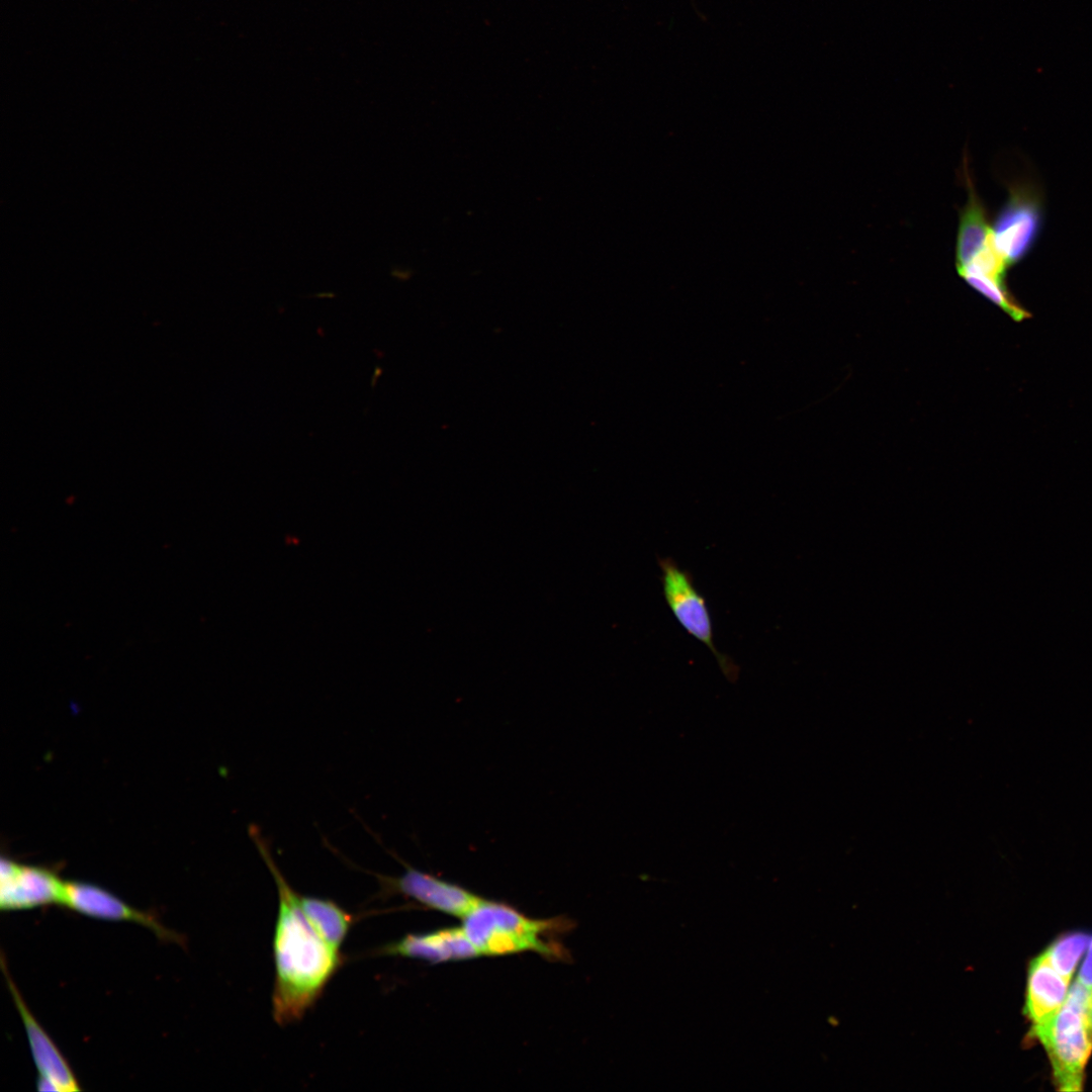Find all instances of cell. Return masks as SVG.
Returning a JSON list of instances; mask_svg holds the SVG:
<instances>
[{
    "mask_svg": "<svg viewBox=\"0 0 1092 1092\" xmlns=\"http://www.w3.org/2000/svg\"><path fill=\"white\" fill-rule=\"evenodd\" d=\"M399 877H380L390 892L400 893L437 911L463 918L481 900L470 891L406 864Z\"/></svg>",
    "mask_w": 1092,
    "mask_h": 1092,
    "instance_id": "9",
    "label": "cell"
},
{
    "mask_svg": "<svg viewBox=\"0 0 1092 1092\" xmlns=\"http://www.w3.org/2000/svg\"><path fill=\"white\" fill-rule=\"evenodd\" d=\"M963 278L969 285L1002 308L1013 320L1022 321L1028 317V313L1018 306L1006 291L1004 283L980 275H967Z\"/></svg>",
    "mask_w": 1092,
    "mask_h": 1092,
    "instance_id": "15",
    "label": "cell"
},
{
    "mask_svg": "<svg viewBox=\"0 0 1092 1092\" xmlns=\"http://www.w3.org/2000/svg\"><path fill=\"white\" fill-rule=\"evenodd\" d=\"M1068 984L1069 981L1053 968L1044 952L1031 962L1027 979L1026 1014L1033 1026L1044 1023L1060 1010L1068 995Z\"/></svg>",
    "mask_w": 1092,
    "mask_h": 1092,
    "instance_id": "11",
    "label": "cell"
},
{
    "mask_svg": "<svg viewBox=\"0 0 1092 1092\" xmlns=\"http://www.w3.org/2000/svg\"><path fill=\"white\" fill-rule=\"evenodd\" d=\"M1077 981L1092 990V941Z\"/></svg>",
    "mask_w": 1092,
    "mask_h": 1092,
    "instance_id": "16",
    "label": "cell"
},
{
    "mask_svg": "<svg viewBox=\"0 0 1092 1092\" xmlns=\"http://www.w3.org/2000/svg\"><path fill=\"white\" fill-rule=\"evenodd\" d=\"M301 908L322 938L333 948L340 951L353 917L335 902L317 897L301 896Z\"/></svg>",
    "mask_w": 1092,
    "mask_h": 1092,
    "instance_id": "13",
    "label": "cell"
},
{
    "mask_svg": "<svg viewBox=\"0 0 1092 1092\" xmlns=\"http://www.w3.org/2000/svg\"><path fill=\"white\" fill-rule=\"evenodd\" d=\"M249 833L274 878L278 892L272 1007L274 1020L286 1025L299 1020L315 1003L339 970L342 959L340 951L328 944L306 918L300 895L278 869L259 829L252 825Z\"/></svg>",
    "mask_w": 1092,
    "mask_h": 1092,
    "instance_id": "1",
    "label": "cell"
},
{
    "mask_svg": "<svg viewBox=\"0 0 1092 1092\" xmlns=\"http://www.w3.org/2000/svg\"><path fill=\"white\" fill-rule=\"evenodd\" d=\"M964 170L968 188V201L960 216L956 245L957 268L966 265L974 256L994 243L987 211L976 193L967 166Z\"/></svg>",
    "mask_w": 1092,
    "mask_h": 1092,
    "instance_id": "12",
    "label": "cell"
},
{
    "mask_svg": "<svg viewBox=\"0 0 1092 1092\" xmlns=\"http://www.w3.org/2000/svg\"><path fill=\"white\" fill-rule=\"evenodd\" d=\"M1 966L11 997L23 1023L33 1062L38 1071V1090L79 1091V1083L69 1063L29 1010L12 981L3 959Z\"/></svg>",
    "mask_w": 1092,
    "mask_h": 1092,
    "instance_id": "6",
    "label": "cell"
},
{
    "mask_svg": "<svg viewBox=\"0 0 1092 1092\" xmlns=\"http://www.w3.org/2000/svg\"><path fill=\"white\" fill-rule=\"evenodd\" d=\"M62 905L97 919L141 924L163 940L175 942L182 940L179 934L167 928L154 914L139 910L93 884L66 882Z\"/></svg>",
    "mask_w": 1092,
    "mask_h": 1092,
    "instance_id": "8",
    "label": "cell"
},
{
    "mask_svg": "<svg viewBox=\"0 0 1092 1092\" xmlns=\"http://www.w3.org/2000/svg\"><path fill=\"white\" fill-rule=\"evenodd\" d=\"M1091 998H1092V990H1091Z\"/></svg>",
    "mask_w": 1092,
    "mask_h": 1092,
    "instance_id": "18",
    "label": "cell"
},
{
    "mask_svg": "<svg viewBox=\"0 0 1092 1092\" xmlns=\"http://www.w3.org/2000/svg\"><path fill=\"white\" fill-rule=\"evenodd\" d=\"M1089 943V936L1084 933H1072L1058 939L1045 951L1053 968L1070 981L1075 967Z\"/></svg>",
    "mask_w": 1092,
    "mask_h": 1092,
    "instance_id": "14",
    "label": "cell"
},
{
    "mask_svg": "<svg viewBox=\"0 0 1092 1092\" xmlns=\"http://www.w3.org/2000/svg\"><path fill=\"white\" fill-rule=\"evenodd\" d=\"M662 594L679 625L713 653L722 672L734 679L738 667L731 657L721 653L714 642L713 624L705 597L695 585L693 575L671 557H658Z\"/></svg>",
    "mask_w": 1092,
    "mask_h": 1092,
    "instance_id": "4",
    "label": "cell"
},
{
    "mask_svg": "<svg viewBox=\"0 0 1092 1092\" xmlns=\"http://www.w3.org/2000/svg\"><path fill=\"white\" fill-rule=\"evenodd\" d=\"M382 951L389 956L417 959L433 964L468 960L480 956L462 926L407 934L384 946Z\"/></svg>",
    "mask_w": 1092,
    "mask_h": 1092,
    "instance_id": "10",
    "label": "cell"
},
{
    "mask_svg": "<svg viewBox=\"0 0 1092 1092\" xmlns=\"http://www.w3.org/2000/svg\"><path fill=\"white\" fill-rule=\"evenodd\" d=\"M0 882L2 910L32 909L63 903L66 882L48 869L18 864L2 858Z\"/></svg>",
    "mask_w": 1092,
    "mask_h": 1092,
    "instance_id": "7",
    "label": "cell"
},
{
    "mask_svg": "<svg viewBox=\"0 0 1092 1092\" xmlns=\"http://www.w3.org/2000/svg\"><path fill=\"white\" fill-rule=\"evenodd\" d=\"M1091 1007V989L1077 981L1060 1010L1032 1027L1049 1054L1055 1080L1063 1091L1082 1089L1083 1071L1092 1052Z\"/></svg>",
    "mask_w": 1092,
    "mask_h": 1092,
    "instance_id": "3",
    "label": "cell"
},
{
    "mask_svg": "<svg viewBox=\"0 0 1092 1092\" xmlns=\"http://www.w3.org/2000/svg\"><path fill=\"white\" fill-rule=\"evenodd\" d=\"M1041 224L1042 202L1035 186L1028 182L1012 184L992 225L995 246L1008 267L1029 253Z\"/></svg>",
    "mask_w": 1092,
    "mask_h": 1092,
    "instance_id": "5",
    "label": "cell"
},
{
    "mask_svg": "<svg viewBox=\"0 0 1092 1092\" xmlns=\"http://www.w3.org/2000/svg\"><path fill=\"white\" fill-rule=\"evenodd\" d=\"M462 928L480 956L534 951L548 958L564 956L550 935L564 929L560 918L533 919L504 903L481 900L463 918Z\"/></svg>",
    "mask_w": 1092,
    "mask_h": 1092,
    "instance_id": "2",
    "label": "cell"
},
{
    "mask_svg": "<svg viewBox=\"0 0 1092 1092\" xmlns=\"http://www.w3.org/2000/svg\"><path fill=\"white\" fill-rule=\"evenodd\" d=\"M1089 1019H1090V1024H1091V1027H1092V1007L1090 1009Z\"/></svg>",
    "mask_w": 1092,
    "mask_h": 1092,
    "instance_id": "17",
    "label": "cell"
}]
</instances>
